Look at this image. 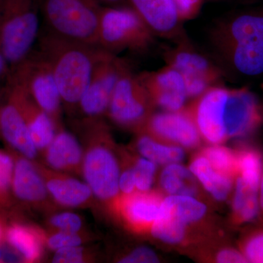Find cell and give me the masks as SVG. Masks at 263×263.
<instances>
[{
    "label": "cell",
    "instance_id": "cell-1",
    "mask_svg": "<svg viewBox=\"0 0 263 263\" xmlns=\"http://www.w3.org/2000/svg\"><path fill=\"white\" fill-rule=\"evenodd\" d=\"M38 37V52L49 64L62 100L79 105L101 48L59 37L46 29Z\"/></svg>",
    "mask_w": 263,
    "mask_h": 263
},
{
    "label": "cell",
    "instance_id": "cell-2",
    "mask_svg": "<svg viewBox=\"0 0 263 263\" xmlns=\"http://www.w3.org/2000/svg\"><path fill=\"white\" fill-rule=\"evenodd\" d=\"M214 41L232 70L247 78L263 74V14L236 15L216 27Z\"/></svg>",
    "mask_w": 263,
    "mask_h": 263
},
{
    "label": "cell",
    "instance_id": "cell-3",
    "mask_svg": "<svg viewBox=\"0 0 263 263\" xmlns=\"http://www.w3.org/2000/svg\"><path fill=\"white\" fill-rule=\"evenodd\" d=\"M44 29L59 37L98 47L101 5L94 0H39Z\"/></svg>",
    "mask_w": 263,
    "mask_h": 263
},
{
    "label": "cell",
    "instance_id": "cell-4",
    "mask_svg": "<svg viewBox=\"0 0 263 263\" xmlns=\"http://www.w3.org/2000/svg\"><path fill=\"white\" fill-rule=\"evenodd\" d=\"M0 51L7 62L21 64L31 53L41 32L39 0H4Z\"/></svg>",
    "mask_w": 263,
    "mask_h": 263
},
{
    "label": "cell",
    "instance_id": "cell-5",
    "mask_svg": "<svg viewBox=\"0 0 263 263\" xmlns=\"http://www.w3.org/2000/svg\"><path fill=\"white\" fill-rule=\"evenodd\" d=\"M152 31L133 8L102 6L98 47L114 53L141 51L152 43Z\"/></svg>",
    "mask_w": 263,
    "mask_h": 263
},
{
    "label": "cell",
    "instance_id": "cell-6",
    "mask_svg": "<svg viewBox=\"0 0 263 263\" xmlns=\"http://www.w3.org/2000/svg\"><path fill=\"white\" fill-rule=\"evenodd\" d=\"M153 104L139 78L133 76L128 69L118 81L108 111L117 124L135 127L146 122Z\"/></svg>",
    "mask_w": 263,
    "mask_h": 263
},
{
    "label": "cell",
    "instance_id": "cell-7",
    "mask_svg": "<svg viewBox=\"0 0 263 263\" xmlns=\"http://www.w3.org/2000/svg\"><path fill=\"white\" fill-rule=\"evenodd\" d=\"M127 70L128 66L122 60L101 49L79 103L83 112L90 117H96L108 110L118 81Z\"/></svg>",
    "mask_w": 263,
    "mask_h": 263
},
{
    "label": "cell",
    "instance_id": "cell-8",
    "mask_svg": "<svg viewBox=\"0 0 263 263\" xmlns=\"http://www.w3.org/2000/svg\"><path fill=\"white\" fill-rule=\"evenodd\" d=\"M21 65L18 84L54 122L62 100L49 64L36 51L30 53Z\"/></svg>",
    "mask_w": 263,
    "mask_h": 263
},
{
    "label": "cell",
    "instance_id": "cell-9",
    "mask_svg": "<svg viewBox=\"0 0 263 263\" xmlns=\"http://www.w3.org/2000/svg\"><path fill=\"white\" fill-rule=\"evenodd\" d=\"M83 172L86 183L100 200L108 201L119 195V163L105 145L95 144L88 151L83 160Z\"/></svg>",
    "mask_w": 263,
    "mask_h": 263
},
{
    "label": "cell",
    "instance_id": "cell-10",
    "mask_svg": "<svg viewBox=\"0 0 263 263\" xmlns=\"http://www.w3.org/2000/svg\"><path fill=\"white\" fill-rule=\"evenodd\" d=\"M151 136L182 148L200 144V132L191 111L183 109L151 115L146 122Z\"/></svg>",
    "mask_w": 263,
    "mask_h": 263
},
{
    "label": "cell",
    "instance_id": "cell-11",
    "mask_svg": "<svg viewBox=\"0 0 263 263\" xmlns=\"http://www.w3.org/2000/svg\"><path fill=\"white\" fill-rule=\"evenodd\" d=\"M170 67L181 74L186 85L188 98H196L212 87L219 79L215 66L202 55L188 48H179L167 57Z\"/></svg>",
    "mask_w": 263,
    "mask_h": 263
},
{
    "label": "cell",
    "instance_id": "cell-12",
    "mask_svg": "<svg viewBox=\"0 0 263 263\" xmlns=\"http://www.w3.org/2000/svg\"><path fill=\"white\" fill-rule=\"evenodd\" d=\"M262 120L255 95L247 89L228 90L224 111L227 138H243L256 130Z\"/></svg>",
    "mask_w": 263,
    "mask_h": 263
},
{
    "label": "cell",
    "instance_id": "cell-13",
    "mask_svg": "<svg viewBox=\"0 0 263 263\" xmlns=\"http://www.w3.org/2000/svg\"><path fill=\"white\" fill-rule=\"evenodd\" d=\"M228 89L212 86L200 95L193 114L200 136L212 144H221L228 139L224 111Z\"/></svg>",
    "mask_w": 263,
    "mask_h": 263
},
{
    "label": "cell",
    "instance_id": "cell-14",
    "mask_svg": "<svg viewBox=\"0 0 263 263\" xmlns=\"http://www.w3.org/2000/svg\"><path fill=\"white\" fill-rule=\"evenodd\" d=\"M154 104L167 111L183 109L188 98L181 74L168 67L157 72H146L139 77Z\"/></svg>",
    "mask_w": 263,
    "mask_h": 263
},
{
    "label": "cell",
    "instance_id": "cell-15",
    "mask_svg": "<svg viewBox=\"0 0 263 263\" xmlns=\"http://www.w3.org/2000/svg\"><path fill=\"white\" fill-rule=\"evenodd\" d=\"M118 202V208L123 219L137 231L150 230L157 219L162 198L157 193H133L124 195Z\"/></svg>",
    "mask_w": 263,
    "mask_h": 263
},
{
    "label": "cell",
    "instance_id": "cell-16",
    "mask_svg": "<svg viewBox=\"0 0 263 263\" xmlns=\"http://www.w3.org/2000/svg\"><path fill=\"white\" fill-rule=\"evenodd\" d=\"M14 100L28 125L34 146L37 150L48 148L56 136L53 119L19 85L15 89Z\"/></svg>",
    "mask_w": 263,
    "mask_h": 263
},
{
    "label": "cell",
    "instance_id": "cell-17",
    "mask_svg": "<svg viewBox=\"0 0 263 263\" xmlns=\"http://www.w3.org/2000/svg\"><path fill=\"white\" fill-rule=\"evenodd\" d=\"M129 1L152 32L170 36L177 31L180 18L174 0Z\"/></svg>",
    "mask_w": 263,
    "mask_h": 263
},
{
    "label": "cell",
    "instance_id": "cell-18",
    "mask_svg": "<svg viewBox=\"0 0 263 263\" xmlns=\"http://www.w3.org/2000/svg\"><path fill=\"white\" fill-rule=\"evenodd\" d=\"M0 129L5 139L27 159H34L37 149L33 143L28 125L17 104L5 105L0 112Z\"/></svg>",
    "mask_w": 263,
    "mask_h": 263
},
{
    "label": "cell",
    "instance_id": "cell-19",
    "mask_svg": "<svg viewBox=\"0 0 263 263\" xmlns=\"http://www.w3.org/2000/svg\"><path fill=\"white\" fill-rule=\"evenodd\" d=\"M12 186L15 196L23 201L41 202L47 196L46 182L25 157L15 164Z\"/></svg>",
    "mask_w": 263,
    "mask_h": 263
},
{
    "label": "cell",
    "instance_id": "cell-20",
    "mask_svg": "<svg viewBox=\"0 0 263 263\" xmlns=\"http://www.w3.org/2000/svg\"><path fill=\"white\" fill-rule=\"evenodd\" d=\"M189 168L216 200H227L234 186L235 177L216 171L202 154L193 159Z\"/></svg>",
    "mask_w": 263,
    "mask_h": 263
},
{
    "label": "cell",
    "instance_id": "cell-21",
    "mask_svg": "<svg viewBox=\"0 0 263 263\" xmlns=\"http://www.w3.org/2000/svg\"><path fill=\"white\" fill-rule=\"evenodd\" d=\"M233 189L232 216L234 224L241 226L258 219L261 215L259 188L237 175Z\"/></svg>",
    "mask_w": 263,
    "mask_h": 263
},
{
    "label": "cell",
    "instance_id": "cell-22",
    "mask_svg": "<svg viewBox=\"0 0 263 263\" xmlns=\"http://www.w3.org/2000/svg\"><path fill=\"white\" fill-rule=\"evenodd\" d=\"M82 158L80 144L75 137L67 132L56 134L46 152L48 164L60 171L75 168L81 164Z\"/></svg>",
    "mask_w": 263,
    "mask_h": 263
},
{
    "label": "cell",
    "instance_id": "cell-23",
    "mask_svg": "<svg viewBox=\"0 0 263 263\" xmlns=\"http://www.w3.org/2000/svg\"><path fill=\"white\" fill-rule=\"evenodd\" d=\"M46 184L53 199L65 206H79L87 202L92 195L87 183L72 178L52 177Z\"/></svg>",
    "mask_w": 263,
    "mask_h": 263
},
{
    "label": "cell",
    "instance_id": "cell-24",
    "mask_svg": "<svg viewBox=\"0 0 263 263\" xmlns=\"http://www.w3.org/2000/svg\"><path fill=\"white\" fill-rule=\"evenodd\" d=\"M160 185L168 195H187L196 197L198 194L197 179L190 168L180 163L167 164L160 175Z\"/></svg>",
    "mask_w": 263,
    "mask_h": 263
},
{
    "label": "cell",
    "instance_id": "cell-25",
    "mask_svg": "<svg viewBox=\"0 0 263 263\" xmlns=\"http://www.w3.org/2000/svg\"><path fill=\"white\" fill-rule=\"evenodd\" d=\"M188 226L161 204L157 219L151 227L154 238L171 245L183 243L187 233Z\"/></svg>",
    "mask_w": 263,
    "mask_h": 263
},
{
    "label": "cell",
    "instance_id": "cell-26",
    "mask_svg": "<svg viewBox=\"0 0 263 263\" xmlns=\"http://www.w3.org/2000/svg\"><path fill=\"white\" fill-rule=\"evenodd\" d=\"M138 152L144 158L156 164L167 165L172 163H180L184 158V151L182 147L174 144H164L154 139L153 137H140L137 143Z\"/></svg>",
    "mask_w": 263,
    "mask_h": 263
},
{
    "label": "cell",
    "instance_id": "cell-27",
    "mask_svg": "<svg viewBox=\"0 0 263 263\" xmlns=\"http://www.w3.org/2000/svg\"><path fill=\"white\" fill-rule=\"evenodd\" d=\"M162 204L188 226L201 220L207 213L205 204L187 195H168Z\"/></svg>",
    "mask_w": 263,
    "mask_h": 263
},
{
    "label": "cell",
    "instance_id": "cell-28",
    "mask_svg": "<svg viewBox=\"0 0 263 263\" xmlns=\"http://www.w3.org/2000/svg\"><path fill=\"white\" fill-rule=\"evenodd\" d=\"M7 239L28 262H34L41 257V238L34 231L24 227H11L7 232Z\"/></svg>",
    "mask_w": 263,
    "mask_h": 263
},
{
    "label": "cell",
    "instance_id": "cell-29",
    "mask_svg": "<svg viewBox=\"0 0 263 263\" xmlns=\"http://www.w3.org/2000/svg\"><path fill=\"white\" fill-rule=\"evenodd\" d=\"M238 176L259 188L263 167V157L253 147L242 146L235 151Z\"/></svg>",
    "mask_w": 263,
    "mask_h": 263
},
{
    "label": "cell",
    "instance_id": "cell-30",
    "mask_svg": "<svg viewBox=\"0 0 263 263\" xmlns=\"http://www.w3.org/2000/svg\"><path fill=\"white\" fill-rule=\"evenodd\" d=\"M201 154L216 171L235 178L237 176L238 167L236 154L234 151L220 144H212V146L204 148Z\"/></svg>",
    "mask_w": 263,
    "mask_h": 263
},
{
    "label": "cell",
    "instance_id": "cell-31",
    "mask_svg": "<svg viewBox=\"0 0 263 263\" xmlns=\"http://www.w3.org/2000/svg\"><path fill=\"white\" fill-rule=\"evenodd\" d=\"M240 251L248 262L263 263V228L247 233L240 241Z\"/></svg>",
    "mask_w": 263,
    "mask_h": 263
},
{
    "label": "cell",
    "instance_id": "cell-32",
    "mask_svg": "<svg viewBox=\"0 0 263 263\" xmlns=\"http://www.w3.org/2000/svg\"><path fill=\"white\" fill-rule=\"evenodd\" d=\"M133 168L136 190L141 193L149 192L155 180L157 164L144 157H141L136 161Z\"/></svg>",
    "mask_w": 263,
    "mask_h": 263
},
{
    "label": "cell",
    "instance_id": "cell-33",
    "mask_svg": "<svg viewBox=\"0 0 263 263\" xmlns=\"http://www.w3.org/2000/svg\"><path fill=\"white\" fill-rule=\"evenodd\" d=\"M51 226L59 231L78 233L82 227V221L77 214L63 212L52 216L50 219Z\"/></svg>",
    "mask_w": 263,
    "mask_h": 263
},
{
    "label": "cell",
    "instance_id": "cell-34",
    "mask_svg": "<svg viewBox=\"0 0 263 263\" xmlns=\"http://www.w3.org/2000/svg\"><path fill=\"white\" fill-rule=\"evenodd\" d=\"M82 239L78 233L59 231L52 235L48 239V246L53 250L67 248V247H80Z\"/></svg>",
    "mask_w": 263,
    "mask_h": 263
},
{
    "label": "cell",
    "instance_id": "cell-35",
    "mask_svg": "<svg viewBox=\"0 0 263 263\" xmlns=\"http://www.w3.org/2000/svg\"><path fill=\"white\" fill-rule=\"evenodd\" d=\"M14 167L11 157L0 152V192L7 191L12 185Z\"/></svg>",
    "mask_w": 263,
    "mask_h": 263
},
{
    "label": "cell",
    "instance_id": "cell-36",
    "mask_svg": "<svg viewBox=\"0 0 263 263\" xmlns=\"http://www.w3.org/2000/svg\"><path fill=\"white\" fill-rule=\"evenodd\" d=\"M160 262L158 256L152 249L138 247L120 259L122 263H156Z\"/></svg>",
    "mask_w": 263,
    "mask_h": 263
},
{
    "label": "cell",
    "instance_id": "cell-37",
    "mask_svg": "<svg viewBox=\"0 0 263 263\" xmlns=\"http://www.w3.org/2000/svg\"><path fill=\"white\" fill-rule=\"evenodd\" d=\"M84 249L80 247L58 249L53 257V262L79 263L84 260Z\"/></svg>",
    "mask_w": 263,
    "mask_h": 263
},
{
    "label": "cell",
    "instance_id": "cell-38",
    "mask_svg": "<svg viewBox=\"0 0 263 263\" xmlns=\"http://www.w3.org/2000/svg\"><path fill=\"white\" fill-rule=\"evenodd\" d=\"M180 20L191 18L197 13L200 0H174Z\"/></svg>",
    "mask_w": 263,
    "mask_h": 263
},
{
    "label": "cell",
    "instance_id": "cell-39",
    "mask_svg": "<svg viewBox=\"0 0 263 263\" xmlns=\"http://www.w3.org/2000/svg\"><path fill=\"white\" fill-rule=\"evenodd\" d=\"M215 261L219 263L248 262L240 251L233 248L221 249L216 254Z\"/></svg>",
    "mask_w": 263,
    "mask_h": 263
},
{
    "label": "cell",
    "instance_id": "cell-40",
    "mask_svg": "<svg viewBox=\"0 0 263 263\" xmlns=\"http://www.w3.org/2000/svg\"><path fill=\"white\" fill-rule=\"evenodd\" d=\"M119 191L123 195H128L134 193L136 190V179H135L133 168H128L120 174L119 180Z\"/></svg>",
    "mask_w": 263,
    "mask_h": 263
},
{
    "label": "cell",
    "instance_id": "cell-41",
    "mask_svg": "<svg viewBox=\"0 0 263 263\" xmlns=\"http://www.w3.org/2000/svg\"><path fill=\"white\" fill-rule=\"evenodd\" d=\"M259 205H260L261 214L263 215V167L262 175H261L260 181H259Z\"/></svg>",
    "mask_w": 263,
    "mask_h": 263
},
{
    "label": "cell",
    "instance_id": "cell-42",
    "mask_svg": "<svg viewBox=\"0 0 263 263\" xmlns=\"http://www.w3.org/2000/svg\"><path fill=\"white\" fill-rule=\"evenodd\" d=\"M6 60L5 57L3 56V53L0 51V77L3 75L4 72L5 66H6Z\"/></svg>",
    "mask_w": 263,
    "mask_h": 263
},
{
    "label": "cell",
    "instance_id": "cell-43",
    "mask_svg": "<svg viewBox=\"0 0 263 263\" xmlns=\"http://www.w3.org/2000/svg\"><path fill=\"white\" fill-rule=\"evenodd\" d=\"M95 2L98 3V4H101V3H117V2L121 1V0H94Z\"/></svg>",
    "mask_w": 263,
    "mask_h": 263
},
{
    "label": "cell",
    "instance_id": "cell-44",
    "mask_svg": "<svg viewBox=\"0 0 263 263\" xmlns=\"http://www.w3.org/2000/svg\"><path fill=\"white\" fill-rule=\"evenodd\" d=\"M1 236H2V230H1V228H0V238H1Z\"/></svg>",
    "mask_w": 263,
    "mask_h": 263
},
{
    "label": "cell",
    "instance_id": "cell-45",
    "mask_svg": "<svg viewBox=\"0 0 263 263\" xmlns=\"http://www.w3.org/2000/svg\"><path fill=\"white\" fill-rule=\"evenodd\" d=\"M0 30H1V24H0Z\"/></svg>",
    "mask_w": 263,
    "mask_h": 263
}]
</instances>
